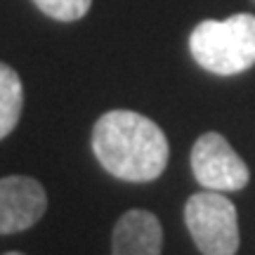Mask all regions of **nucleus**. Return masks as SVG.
<instances>
[{"instance_id": "f257e3e1", "label": "nucleus", "mask_w": 255, "mask_h": 255, "mask_svg": "<svg viewBox=\"0 0 255 255\" xmlns=\"http://www.w3.org/2000/svg\"><path fill=\"white\" fill-rule=\"evenodd\" d=\"M102 168L126 182H151L165 170L170 146L163 130L137 111H107L92 130Z\"/></svg>"}, {"instance_id": "f03ea898", "label": "nucleus", "mask_w": 255, "mask_h": 255, "mask_svg": "<svg viewBox=\"0 0 255 255\" xmlns=\"http://www.w3.org/2000/svg\"><path fill=\"white\" fill-rule=\"evenodd\" d=\"M191 57L206 71L237 76L255 64V14L206 19L189 36Z\"/></svg>"}, {"instance_id": "7ed1b4c3", "label": "nucleus", "mask_w": 255, "mask_h": 255, "mask_svg": "<svg viewBox=\"0 0 255 255\" xmlns=\"http://www.w3.org/2000/svg\"><path fill=\"white\" fill-rule=\"evenodd\" d=\"M184 222L203 255H237L239 218L222 191H199L184 206Z\"/></svg>"}, {"instance_id": "20e7f679", "label": "nucleus", "mask_w": 255, "mask_h": 255, "mask_svg": "<svg viewBox=\"0 0 255 255\" xmlns=\"http://www.w3.org/2000/svg\"><path fill=\"white\" fill-rule=\"evenodd\" d=\"M191 170L196 182L208 191H239L251 180L248 165L218 132H206L191 149Z\"/></svg>"}, {"instance_id": "39448f33", "label": "nucleus", "mask_w": 255, "mask_h": 255, "mask_svg": "<svg viewBox=\"0 0 255 255\" xmlns=\"http://www.w3.org/2000/svg\"><path fill=\"white\" fill-rule=\"evenodd\" d=\"M47 208L43 184L33 177L9 175L0 180V234L33 227Z\"/></svg>"}, {"instance_id": "423d86ee", "label": "nucleus", "mask_w": 255, "mask_h": 255, "mask_svg": "<svg viewBox=\"0 0 255 255\" xmlns=\"http://www.w3.org/2000/svg\"><path fill=\"white\" fill-rule=\"evenodd\" d=\"M163 227L149 210H128L114 227V255H161Z\"/></svg>"}, {"instance_id": "0eeeda50", "label": "nucleus", "mask_w": 255, "mask_h": 255, "mask_svg": "<svg viewBox=\"0 0 255 255\" xmlns=\"http://www.w3.org/2000/svg\"><path fill=\"white\" fill-rule=\"evenodd\" d=\"M21 102H24V90L17 71L0 62V139H5L17 128L21 116Z\"/></svg>"}, {"instance_id": "6e6552de", "label": "nucleus", "mask_w": 255, "mask_h": 255, "mask_svg": "<svg viewBox=\"0 0 255 255\" xmlns=\"http://www.w3.org/2000/svg\"><path fill=\"white\" fill-rule=\"evenodd\" d=\"M40 12L57 21H76L90 9L92 0H33Z\"/></svg>"}, {"instance_id": "1a4fd4ad", "label": "nucleus", "mask_w": 255, "mask_h": 255, "mask_svg": "<svg viewBox=\"0 0 255 255\" xmlns=\"http://www.w3.org/2000/svg\"><path fill=\"white\" fill-rule=\"evenodd\" d=\"M5 255H24V253H5Z\"/></svg>"}]
</instances>
